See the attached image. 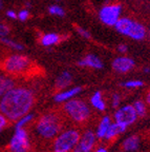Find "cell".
Returning a JSON list of instances; mask_svg holds the SVG:
<instances>
[{"instance_id":"cell-1","label":"cell","mask_w":150,"mask_h":152,"mask_svg":"<svg viewBox=\"0 0 150 152\" xmlns=\"http://www.w3.org/2000/svg\"><path fill=\"white\" fill-rule=\"evenodd\" d=\"M35 104V94L31 89L14 87L0 98V112L9 121H16L31 111Z\"/></svg>"},{"instance_id":"cell-2","label":"cell","mask_w":150,"mask_h":152,"mask_svg":"<svg viewBox=\"0 0 150 152\" xmlns=\"http://www.w3.org/2000/svg\"><path fill=\"white\" fill-rule=\"evenodd\" d=\"M35 69L34 61L25 55L14 54L5 57L0 61V70L4 73L17 77V76H26Z\"/></svg>"},{"instance_id":"cell-3","label":"cell","mask_w":150,"mask_h":152,"mask_svg":"<svg viewBox=\"0 0 150 152\" xmlns=\"http://www.w3.org/2000/svg\"><path fill=\"white\" fill-rule=\"evenodd\" d=\"M61 130V119L56 113H46L38 119L36 132L42 138L53 140Z\"/></svg>"},{"instance_id":"cell-4","label":"cell","mask_w":150,"mask_h":152,"mask_svg":"<svg viewBox=\"0 0 150 152\" xmlns=\"http://www.w3.org/2000/svg\"><path fill=\"white\" fill-rule=\"evenodd\" d=\"M113 26L119 33L134 40H142L146 37L145 26L130 18H126V17L120 18Z\"/></svg>"},{"instance_id":"cell-5","label":"cell","mask_w":150,"mask_h":152,"mask_svg":"<svg viewBox=\"0 0 150 152\" xmlns=\"http://www.w3.org/2000/svg\"><path fill=\"white\" fill-rule=\"evenodd\" d=\"M65 113L76 123H85L90 116V109L81 99H71L67 100L63 107Z\"/></svg>"},{"instance_id":"cell-6","label":"cell","mask_w":150,"mask_h":152,"mask_svg":"<svg viewBox=\"0 0 150 152\" xmlns=\"http://www.w3.org/2000/svg\"><path fill=\"white\" fill-rule=\"evenodd\" d=\"M80 132L77 130H66L56 136L54 142L55 152H69L75 148L80 140Z\"/></svg>"},{"instance_id":"cell-7","label":"cell","mask_w":150,"mask_h":152,"mask_svg":"<svg viewBox=\"0 0 150 152\" xmlns=\"http://www.w3.org/2000/svg\"><path fill=\"white\" fill-rule=\"evenodd\" d=\"M9 152H27L31 148L28 134L24 128H17L9 144Z\"/></svg>"},{"instance_id":"cell-8","label":"cell","mask_w":150,"mask_h":152,"mask_svg":"<svg viewBox=\"0 0 150 152\" xmlns=\"http://www.w3.org/2000/svg\"><path fill=\"white\" fill-rule=\"evenodd\" d=\"M121 11H122V7L120 4L104 5L99 12V18L106 26H115L120 19Z\"/></svg>"},{"instance_id":"cell-9","label":"cell","mask_w":150,"mask_h":152,"mask_svg":"<svg viewBox=\"0 0 150 152\" xmlns=\"http://www.w3.org/2000/svg\"><path fill=\"white\" fill-rule=\"evenodd\" d=\"M115 121L117 123L123 124L125 126H130L138 118V114H136V110H134L133 106L132 104H127L122 108H119V109L115 111Z\"/></svg>"},{"instance_id":"cell-10","label":"cell","mask_w":150,"mask_h":152,"mask_svg":"<svg viewBox=\"0 0 150 152\" xmlns=\"http://www.w3.org/2000/svg\"><path fill=\"white\" fill-rule=\"evenodd\" d=\"M96 133L88 130L80 136L78 144L73 149V152H92L96 144Z\"/></svg>"},{"instance_id":"cell-11","label":"cell","mask_w":150,"mask_h":152,"mask_svg":"<svg viewBox=\"0 0 150 152\" xmlns=\"http://www.w3.org/2000/svg\"><path fill=\"white\" fill-rule=\"evenodd\" d=\"M134 61L132 58H129L126 56H121L117 57L112 61V69L115 72L119 73H127L130 70L133 69Z\"/></svg>"},{"instance_id":"cell-12","label":"cell","mask_w":150,"mask_h":152,"mask_svg":"<svg viewBox=\"0 0 150 152\" xmlns=\"http://www.w3.org/2000/svg\"><path fill=\"white\" fill-rule=\"evenodd\" d=\"M15 85H16V81H15L14 77L4 73L2 70H0V98L9 90L14 88Z\"/></svg>"},{"instance_id":"cell-13","label":"cell","mask_w":150,"mask_h":152,"mask_svg":"<svg viewBox=\"0 0 150 152\" xmlns=\"http://www.w3.org/2000/svg\"><path fill=\"white\" fill-rule=\"evenodd\" d=\"M78 64L80 66H87V68H92V69H102L104 66V64L98 56L94 54H88L85 57H83L82 59H80L78 61Z\"/></svg>"},{"instance_id":"cell-14","label":"cell","mask_w":150,"mask_h":152,"mask_svg":"<svg viewBox=\"0 0 150 152\" xmlns=\"http://www.w3.org/2000/svg\"><path fill=\"white\" fill-rule=\"evenodd\" d=\"M81 91H82L81 87H76V88L69 89V90L63 91V92H59L54 96V100L56 102H60V104L64 102H67V100L71 99V98H74L75 96H77Z\"/></svg>"},{"instance_id":"cell-15","label":"cell","mask_w":150,"mask_h":152,"mask_svg":"<svg viewBox=\"0 0 150 152\" xmlns=\"http://www.w3.org/2000/svg\"><path fill=\"white\" fill-rule=\"evenodd\" d=\"M127 129V126L123 125V124H120V123H113L110 124V126L108 128L107 132H106V135H105V140H112L115 138V136H118L119 134L121 133L125 132V130Z\"/></svg>"},{"instance_id":"cell-16","label":"cell","mask_w":150,"mask_h":152,"mask_svg":"<svg viewBox=\"0 0 150 152\" xmlns=\"http://www.w3.org/2000/svg\"><path fill=\"white\" fill-rule=\"evenodd\" d=\"M71 80H73L71 74L67 71H64L58 76V78L56 79L55 86H56V88L58 90H63V89H65L66 87H68V86L71 85Z\"/></svg>"},{"instance_id":"cell-17","label":"cell","mask_w":150,"mask_h":152,"mask_svg":"<svg viewBox=\"0 0 150 152\" xmlns=\"http://www.w3.org/2000/svg\"><path fill=\"white\" fill-rule=\"evenodd\" d=\"M138 146H140V138H138V136L131 135L127 137L123 142L122 147L125 152H134L138 150Z\"/></svg>"},{"instance_id":"cell-18","label":"cell","mask_w":150,"mask_h":152,"mask_svg":"<svg viewBox=\"0 0 150 152\" xmlns=\"http://www.w3.org/2000/svg\"><path fill=\"white\" fill-rule=\"evenodd\" d=\"M61 41V36L56 33H48L44 34L40 38V43L44 47H52Z\"/></svg>"},{"instance_id":"cell-19","label":"cell","mask_w":150,"mask_h":152,"mask_svg":"<svg viewBox=\"0 0 150 152\" xmlns=\"http://www.w3.org/2000/svg\"><path fill=\"white\" fill-rule=\"evenodd\" d=\"M110 124H111V121L109 116H104L103 118L101 119V121H100V124H99V126H98V129H97V132H96L97 138L102 140V138L105 137L106 132H107L108 128L110 126Z\"/></svg>"},{"instance_id":"cell-20","label":"cell","mask_w":150,"mask_h":152,"mask_svg":"<svg viewBox=\"0 0 150 152\" xmlns=\"http://www.w3.org/2000/svg\"><path fill=\"white\" fill-rule=\"evenodd\" d=\"M90 104H92V107L96 108L99 111H104L106 109V104L103 99L102 93L100 91H97L90 98Z\"/></svg>"},{"instance_id":"cell-21","label":"cell","mask_w":150,"mask_h":152,"mask_svg":"<svg viewBox=\"0 0 150 152\" xmlns=\"http://www.w3.org/2000/svg\"><path fill=\"white\" fill-rule=\"evenodd\" d=\"M34 118V115L31 113L25 114L24 116L20 117L18 121H16V124H15V129L17 128H24V127L27 125L28 123H31Z\"/></svg>"},{"instance_id":"cell-22","label":"cell","mask_w":150,"mask_h":152,"mask_svg":"<svg viewBox=\"0 0 150 152\" xmlns=\"http://www.w3.org/2000/svg\"><path fill=\"white\" fill-rule=\"evenodd\" d=\"M132 106H133L134 110H136V114H138V116L143 117L146 114V104L143 100H136Z\"/></svg>"},{"instance_id":"cell-23","label":"cell","mask_w":150,"mask_h":152,"mask_svg":"<svg viewBox=\"0 0 150 152\" xmlns=\"http://www.w3.org/2000/svg\"><path fill=\"white\" fill-rule=\"evenodd\" d=\"M1 42H2L3 45H7V47L12 48V49H14V50H17V51H22L24 49L22 45L16 42V41L11 40V39H9V38H5V37L1 38Z\"/></svg>"},{"instance_id":"cell-24","label":"cell","mask_w":150,"mask_h":152,"mask_svg":"<svg viewBox=\"0 0 150 152\" xmlns=\"http://www.w3.org/2000/svg\"><path fill=\"white\" fill-rule=\"evenodd\" d=\"M144 83L142 80H138V79H132V80H127L124 81L122 83L123 87L127 89H138V88H141L143 87Z\"/></svg>"},{"instance_id":"cell-25","label":"cell","mask_w":150,"mask_h":152,"mask_svg":"<svg viewBox=\"0 0 150 152\" xmlns=\"http://www.w3.org/2000/svg\"><path fill=\"white\" fill-rule=\"evenodd\" d=\"M48 12H49V14L55 15V16L63 17L64 15H65L64 10L62 9L61 7H59V5H52V7H48Z\"/></svg>"},{"instance_id":"cell-26","label":"cell","mask_w":150,"mask_h":152,"mask_svg":"<svg viewBox=\"0 0 150 152\" xmlns=\"http://www.w3.org/2000/svg\"><path fill=\"white\" fill-rule=\"evenodd\" d=\"M9 26H6V24L4 23H0V37H5L6 35H9Z\"/></svg>"},{"instance_id":"cell-27","label":"cell","mask_w":150,"mask_h":152,"mask_svg":"<svg viewBox=\"0 0 150 152\" xmlns=\"http://www.w3.org/2000/svg\"><path fill=\"white\" fill-rule=\"evenodd\" d=\"M9 121L3 115L2 113H1V112H0V131L3 130L5 127L9 126Z\"/></svg>"},{"instance_id":"cell-28","label":"cell","mask_w":150,"mask_h":152,"mask_svg":"<svg viewBox=\"0 0 150 152\" xmlns=\"http://www.w3.org/2000/svg\"><path fill=\"white\" fill-rule=\"evenodd\" d=\"M28 17H30V12H28L27 10H22V11H20V12L18 13V18H19V20H21V21L27 20Z\"/></svg>"},{"instance_id":"cell-29","label":"cell","mask_w":150,"mask_h":152,"mask_svg":"<svg viewBox=\"0 0 150 152\" xmlns=\"http://www.w3.org/2000/svg\"><path fill=\"white\" fill-rule=\"evenodd\" d=\"M111 104H112L113 108H118L121 104V96L118 93H115L112 95V100H111Z\"/></svg>"},{"instance_id":"cell-30","label":"cell","mask_w":150,"mask_h":152,"mask_svg":"<svg viewBox=\"0 0 150 152\" xmlns=\"http://www.w3.org/2000/svg\"><path fill=\"white\" fill-rule=\"evenodd\" d=\"M78 32H79V34L82 37H84V38H90V33H89L87 30H85V28H80V26H78Z\"/></svg>"},{"instance_id":"cell-31","label":"cell","mask_w":150,"mask_h":152,"mask_svg":"<svg viewBox=\"0 0 150 152\" xmlns=\"http://www.w3.org/2000/svg\"><path fill=\"white\" fill-rule=\"evenodd\" d=\"M127 50H128V48L126 45H119V47H118V51L120 53H126Z\"/></svg>"},{"instance_id":"cell-32","label":"cell","mask_w":150,"mask_h":152,"mask_svg":"<svg viewBox=\"0 0 150 152\" xmlns=\"http://www.w3.org/2000/svg\"><path fill=\"white\" fill-rule=\"evenodd\" d=\"M6 15H7V17H9V18H12V19H17V18H18V15H17L14 11H7Z\"/></svg>"},{"instance_id":"cell-33","label":"cell","mask_w":150,"mask_h":152,"mask_svg":"<svg viewBox=\"0 0 150 152\" xmlns=\"http://www.w3.org/2000/svg\"><path fill=\"white\" fill-rule=\"evenodd\" d=\"M146 102H147L148 104H150V90L147 92V94H146Z\"/></svg>"},{"instance_id":"cell-34","label":"cell","mask_w":150,"mask_h":152,"mask_svg":"<svg viewBox=\"0 0 150 152\" xmlns=\"http://www.w3.org/2000/svg\"><path fill=\"white\" fill-rule=\"evenodd\" d=\"M96 152H108V151H107V149H106V148L100 147L99 149H97V151H96Z\"/></svg>"},{"instance_id":"cell-35","label":"cell","mask_w":150,"mask_h":152,"mask_svg":"<svg viewBox=\"0 0 150 152\" xmlns=\"http://www.w3.org/2000/svg\"><path fill=\"white\" fill-rule=\"evenodd\" d=\"M144 72H145V73H149L150 69H149V68H145V69H144Z\"/></svg>"},{"instance_id":"cell-36","label":"cell","mask_w":150,"mask_h":152,"mask_svg":"<svg viewBox=\"0 0 150 152\" xmlns=\"http://www.w3.org/2000/svg\"><path fill=\"white\" fill-rule=\"evenodd\" d=\"M57 1H60V0H57Z\"/></svg>"},{"instance_id":"cell-37","label":"cell","mask_w":150,"mask_h":152,"mask_svg":"<svg viewBox=\"0 0 150 152\" xmlns=\"http://www.w3.org/2000/svg\"><path fill=\"white\" fill-rule=\"evenodd\" d=\"M149 35H150V32H149Z\"/></svg>"}]
</instances>
